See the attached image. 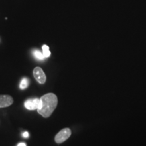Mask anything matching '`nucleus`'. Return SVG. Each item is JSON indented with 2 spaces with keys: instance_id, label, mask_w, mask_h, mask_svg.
Returning <instances> with one entry per match:
<instances>
[{
  "instance_id": "nucleus-10",
  "label": "nucleus",
  "mask_w": 146,
  "mask_h": 146,
  "mask_svg": "<svg viewBox=\"0 0 146 146\" xmlns=\"http://www.w3.org/2000/svg\"><path fill=\"white\" fill-rule=\"evenodd\" d=\"M17 146H27V145L25 143H23V142H21V143H18Z\"/></svg>"
},
{
  "instance_id": "nucleus-3",
  "label": "nucleus",
  "mask_w": 146,
  "mask_h": 146,
  "mask_svg": "<svg viewBox=\"0 0 146 146\" xmlns=\"http://www.w3.org/2000/svg\"><path fill=\"white\" fill-rule=\"evenodd\" d=\"M33 76L38 83L44 84L46 81V76L44 72L40 67H36L33 70Z\"/></svg>"
},
{
  "instance_id": "nucleus-4",
  "label": "nucleus",
  "mask_w": 146,
  "mask_h": 146,
  "mask_svg": "<svg viewBox=\"0 0 146 146\" xmlns=\"http://www.w3.org/2000/svg\"><path fill=\"white\" fill-rule=\"evenodd\" d=\"M40 104V99L39 98H33L29 99L25 103V106L29 110H38Z\"/></svg>"
},
{
  "instance_id": "nucleus-9",
  "label": "nucleus",
  "mask_w": 146,
  "mask_h": 146,
  "mask_svg": "<svg viewBox=\"0 0 146 146\" xmlns=\"http://www.w3.org/2000/svg\"><path fill=\"white\" fill-rule=\"evenodd\" d=\"M29 136V133L27 132V131H25V132L23 133V137H25V138H28Z\"/></svg>"
},
{
  "instance_id": "nucleus-8",
  "label": "nucleus",
  "mask_w": 146,
  "mask_h": 146,
  "mask_svg": "<svg viewBox=\"0 0 146 146\" xmlns=\"http://www.w3.org/2000/svg\"><path fill=\"white\" fill-rule=\"evenodd\" d=\"M28 85H29L28 78L26 77L23 78L21 82V84H20V88L21 89H25L28 87Z\"/></svg>"
},
{
  "instance_id": "nucleus-5",
  "label": "nucleus",
  "mask_w": 146,
  "mask_h": 146,
  "mask_svg": "<svg viewBox=\"0 0 146 146\" xmlns=\"http://www.w3.org/2000/svg\"><path fill=\"white\" fill-rule=\"evenodd\" d=\"M13 98L8 95H0V108L10 106L13 104Z\"/></svg>"
},
{
  "instance_id": "nucleus-6",
  "label": "nucleus",
  "mask_w": 146,
  "mask_h": 146,
  "mask_svg": "<svg viewBox=\"0 0 146 146\" xmlns=\"http://www.w3.org/2000/svg\"><path fill=\"white\" fill-rule=\"evenodd\" d=\"M42 50H43V54L45 56V58H49L51 55V52L50 51V48L46 45H44L42 47Z\"/></svg>"
},
{
  "instance_id": "nucleus-7",
  "label": "nucleus",
  "mask_w": 146,
  "mask_h": 146,
  "mask_svg": "<svg viewBox=\"0 0 146 146\" xmlns=\"http://www.w3.org/2000/svg\"><path fill=\"white\" fill-rule=\"evenodd\" d=\"M33 56L36 58V59L40 60H44L45 56H43V54H42V53L40 52V51L34 50L33 52Z\"/></svg>"
},
{
  "instance_id": "nucleus-2",
  "label": "nucleus",
  "mask_w": 146,
  "mask_h": 146,
  "mask_svg": "<svg viewBox=\"0 0 146 146\" xmlns=\"http://www.w3.org/2000/svg\"><path fill=\"white\" fill-rule=\"evenodd\" d=\"M71 135V131L68 128L61 130L55 137V141L57 143H62L66 141Z\"/></svg>"
},
{
  "instance_id": "nucleus-1",
  "label": "nucleus",
  "mask_w": 146,
  "mask_h": 146,
  "mask_svg": "<svg viewBox=\"0 0 146 146\" xmlns=\"http://www.w3.org/2000/svg\"><path fill=\"white\" fill-rule=\"evenodd\" d=\"M58 104V98L54 94L49 93L40 98V104L37 111L43 117H50Z\"/></svg>"
}]
</instances>
